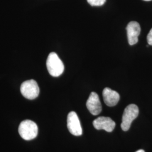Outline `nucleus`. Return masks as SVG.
I'll use <instances>...</instances> for the list:
<instances>
[{"instance_id": "nucleus-1", "label": "nucleus", "mask_w": 152, "mask_h": 152, "mask_svg": "<svg viewBox=\"0 0 152 152\" xmlns=\"http://www.w3.org/2000/svg\"><path fill=\"white\" fill-rule=\"evenodd\" d=\"M46 66L49 74L55 77L60 76L64 71L63 63L54 52L49 55L46 60Z\"/></svg>"}, {"instance_id": "nucleus-2", "label": "nucleus", "mask_w": 152, "mask_h": 152, "mask_svg": "<svg viewBox=\"0 0 152 152\" xmlns=\"http://www.w3.org/2000/svg\"><path fill=\"white\" fill-rule=\"evenodd\" d=\"M19 133L26 140H31L36 138L38 134V127L35 122L31 120L22 121L19 126Z\"/></svg>"}, {"instance_id": "nucleus-3", "label": "nucleus", "mask_w": 152, "mask_h": 152, "mask_svg": "<svg viewBox=\"0 0 152 152\" xmlns=\"http://www.w3.org/2000/svg\"><path fill=\"white\" fill-rule=\"evenodd\" d=\"M139 108L135 104H130L125 109L122 115L121 129L125 131L129 130L132 121L138 116Z\"/></svg>"}, {"instance_id": "nucleus-4", "label": "nucleus", "mask_w": 152, "mask_h": 152, "mask_svg": "<svg viewBox=\"0 0 152 152\" xmlns=\"http://www.w3.org/2000/svg\"><path fill=\"white\" fill-rule=\"evenodd\" d=\"M20 91L24 97L29 100H33L38 96L39 94V88L37 82L33 80H30L22 83Z\"/></svg>"}, {"instance_id": "nucleus-5", "label": "nucleus", "mask_w": 152, "mask_h": 152, "mask_svg": "<svg viewBox=\"0 0 152 152\" xmlns=\"http://www.w3.org/2000/svg\"><path fill=\"white\" fill-rule=\"evenodd\" d=\"M67 127L71 134L75 136H81L82 134L81 123L75 112H71L68 115Z\"/></svg>"}, {"instance_id": "nucleus-6", "label": "nucleus", "mask_w": 152, "mask_h": 152, "mask_svg": "<svg viewBox=\"0 0 152 152\" xmlns=\"http://www.w3.org/2000/svg\"><path fill=\"white\" fill-rule=\"evenodd\" d=\"M127 34L129 44L134 45L138 42V37L141 32V28L137 22L132 21L130 22L127 27Z\"/></svg>"}, {"instance_id": "nucleus-7", "label": "nucleus", "mask_w": 152, "mask_h": 152, "mask_svg": "<svg viewBox=\"0 0 152 152\" xmlns=\"http://www.w3.org/2000/svg\"><path fill=\"white\" fill-rule=\"evenodd\" d=\"M86 107L89 112L94 115H97L100 113L102 110V104L98 94L92 92L87 99Z\"/></svg>"}, {"instance_id": "nucleus-8", "label": "nucleus", "mask_w": 152, "mask_h": 152, "mask_svg": "<svg viewBox=\"0 0 152 152\" xmlns=\"http://www.w3.org/2000/svg\"><path fill=\"white\" fill-rule=\"evenodd\" d=\"M93 125L96 130H104L110 132L114 130L115 124L109 117H99L93 121Z\"/></svg>"}, {"instance_id": "nucleus-9", "label": "nucleus", "mask_w": 152, "mask_h": 152, "mask_svg": "<svg viewBox=\"0 0 152 152\" xmlns=\"http://www.w3.org/2000/svg\"><path fill=\"white\" fill-rule=\"evenodd\" d=\"M104 103L109 107H114L117 105L120 100L119 94L110 88L106 87L103 91Z\"/></svg>"}, {"instance_id": "nucleus-10", "label": "nucleus", "mask_w": 152, "mask_h": 152, "mask_svg": "<svg viewBox=\"0 0 152 152\" xmlns=\"http://www.w3.org/2000/svg\"><path fill=\"white\" fill-rule=\"evenodd\" d=\"M88 3L92 6H101L105 3L106 0H87Z\"/></svg>"}, {"instance_id": "nucleus-11", "label": "nucleus", "mask_w": 152, "mask_h": 152, "mask_svg": "<svg viewBox=\"0 0 152 152\" xmlns=\"http://www.w3.org/2000/svg\"><path fill=\"white\" fill-rule=\"evenodd\" d=\"M147 42L149 45L152 46V28L147 36Z\"/></svg>"}, {"instance_id": "nucleus-12", "label": "nucleus", "mask_w": 152, "mask_h": 152, "mask_svg": "<svg viewBox=\"0 0 152 152\" xmlns=\"http://www.w3.org/2000/svg\"><path fill=\"white\" fill-rule=\"evenodd\" d=\"M136 152H145V151H144V150H139V151H136Z\"/></svg>"}, {"instance_id": "nucleus-13", "label": "nucleus", "mask_w": 152, "mask_h": 152, "mask_svg": "<svg viewBox=\"0 0 152 152\" xmlns=\"http://www.w3.org/2000/svg\"><path fill=\"white\" fill-rule=\"evenodd\" d=\"M144 1H152V0H144Z\"/></svg>"}]
</instances>
